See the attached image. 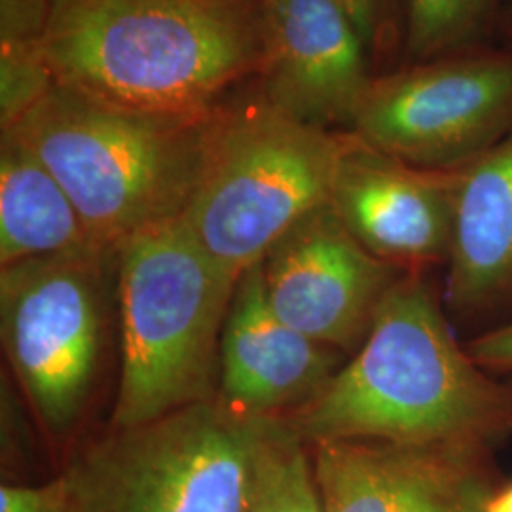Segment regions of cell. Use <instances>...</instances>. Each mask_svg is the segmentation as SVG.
<instances>
[{
    "instance_id": "17",
    "label": "cell",
    "mask_w": 512,
    "mask_h": 512,
    "mask_svg": "<svg viewBox=\"0 0 512 512\" xmlns=\"http://www.w3.org/2000/svg\"><path fill=\"white\" fill-rule=\"evenodd\" d=\"M245 512H323L310 448L281 418L266 423Z\"/></svg>"
},
{
    "instance_id": "6",
    "label": "cell",
    "mask_w": 512,
    "mask_h": 512,
    "mask_svg": "<svg viewBox=\"0 0 512 512\" xmlns=\"http://www.w3.org/2000/svg\"><path fill=\"white\" fill-rule=\"evenodd\" d=\"M270 418L213 399L114 429L74 450L65 476L74 512H245Z\"/></svg>"
},
{
    "instance_id": "11",
    "label": "cell",
    "mask_w": 512,
    "mask_h": 512,
    "mask_svg": "<svg viewBox=\"0 0 512 512\" xmlns=\"http://www.w3.org/2000/svg\"><path fill=\"white\" fill-rule=\"evenodd\" d=\"M323 512H486L495 452L338 440L311 446Z\"/></svg>"
},
{
    "instance_id": "7",
    "label": "cell",
    "mask_w": 512,
    "mask_h": 512,
    "mask_svg": "<svg viewBox=\"0 0 512 512\" xmlns=\"http://www.w3.org/2000/svg\"><path fill=\"white\" fill-rule=\"evenodd\" d=\"M112 249L40 256L2 268V348L44 433L69 439L92 404L107 338Z\"/></svg>"
},
{
    "instance_id": "2",
    "label": "cell",
    "mask_w": 512,
    "mask_h": 512,
    "mask_svg": "<svg viewBox=\"0 0 512 512\" xmlns=\"http://www.w3.org/2000/svg\"><path fill=\"white\" fill-rule=\"evenodd\" d=\"M37 44L57 86L158 114L217 110L264 63L258 0H42Z\"/></svg>"
},
{
    "instance_id": "15",
    "label": "cell",
    "mask_w": 512,
    "mask_h": 512,
    "mask_svg": "<svg viewBox=\"0 0 512 512\" xmlns=\"http://www.w3.org/2000/svg\"><path fill=\"white\" fill-rule=\"evenodd\" d=\"M92 247L103 245L90 236L73 200L52 171L16 139L2 135L0 266Z\"/></svg>"
},
{
    "instance_id": "22",
    "label": "cell",
    "mask_w": 512,
    "mask_h": 512,
    "mask_svg": "<svg viewBox=\"0 0 512 512\" xmlns=\"http://www.w3.org/2000/svg\"><path fill=\"white\" fill-rule=\"evenodd\" d=\"M486 512H512V480H501L486 503Z\"/></svg>"
},
{
    "instance_id": "13",
    "label": "cell",
    "mask_w": 512,
    "mask_h": 512,
    "mask_svg": "<svg viewBox=\"0 0 512 512\" xmlns=\"http://www.w3.org/2000/svg\"><path fill=\"white\" fill-rule=\"evenodd\" d=\"M348 361L270 306L262 264L239 275L220 338L217 401L241 418H283L315 399Z\"/></svg>"
},
{
    "instance_id": "3",
    "label": "cell",
    "mask_w": 512,
    "mask_h": 512,
    "mask_svg": "<svg viewBox=\"0 0 512 512\" xmlns=\"http://www.w3.org/2000/svg\"><path fill=\"white\" fill-rule=\"evenodd\" d=\"M219 114L124 109L55 84L2 135L52 171L90 236L112 249L183 217L202 183Z\"/></svg>"
},
{
    "instance_id": "1",
    "label": "cell",
    "mask_w": 512,
    "mask_h": 512,
    "mask_svg": "<svg viewBox=\"0 0 512 512\" xmlns=\"http://www.w3.org/2000/svg\"><path fill=\"white\" fill-rule=\"evenodd\" d=\"M281 420L311 448L338 440L495 452L512 439V374L478 365L425 274L387 293L363 346Z\"/></svg>"
},
{
    "instance_id": "5",
    "label": "cell",
    "mask_w": 512,
    "mask_h": 512,
    "mask_svg": "<svg viewBox=\"0 0 512 512\" xmlns=\"http://www.w3.org/2000/svg\"><path fill=\"white\" fill-rule=\"evenodd\" d=\"M346 131L315 128L266 99L220 109L202 183L183 219L226 274L239 275L329 203Z\"/></svg>"
},
{
    "instance_id": "23",
    "label": "cell",
    "mask_w": 512,
    "mask_h": 512,
    "mask_svg": "<svg viewBox=\"0 0 512 512\" xmlns=\"http://www.w3.org/2000/svg\"><path fill=\"white\" fill-rule=\"evenodd\" d=\"M497 42L499 44H505L512 48V0L505 12V16L501 19V25H499V35H497Z\"/></svg>"
},
{
    "instance_id": "19",
    "label": "cell",
    "mask_w": 512,
    "mask_h": 512,
    "mask_svg": "<svg viewBox=\"0 0 512 512\" xmlns=\"http://www.w3.org/2000/svg\"><path fill=\"white\" fill-rule=\"evenodd\" d=\"M0 512H74L65 476L55 473L37 484L2 482Z\"/></svg>"
},
{
    "instance_id": "4",
    "label": "cell",
    "mask_w": 512,
    "mask_h": 512,
    "mask_svg": "<svg viewBox=\"0 0 512 512\" xmlns=\"http://www.w3.org/2000/svg\"><path fill=\"white\" fill-rule=\"evenodd\" d=\"M120 311V385L112 427L160 420L217 399L220 338L238 279L183 219L112 247Z\"/></svg>"
},
{
    "instance_id": "10",
    "label": "cell",
    "mask_w": 512,
    "mask_h": 512,
    "mask_svg": "<svg viewBox=\"0 0 512 512\" xmlns=\"http://www.w3.org/2000/svg\"><path fill=\"white\" fill-rule=\"evenodd\" d=\"M329 205L370 255L406 274L446 266L454 228V169L406 164L346 131Z\"/></svg>"
},
{
    "instance_id": "16",
    "label": "cell",
    "mask_w": 512,
    "mask_h": 512,
    "mask_svg": "<svg viewBox=\"0 0 512 512\" xmlns=\"http://www.w3.org/2000/svg\"><path fill=\"white\" fill-rule=\"evenodd\" d=\"M509 4L511 0H403L406 63L495 44Z\"/></svg>"
},
{
    "instance_id": "8",
    "label": "cell",
    "mask_w": 512,
    "mask_h": 512,
    "mask_svg": "<svg viewBox=\"0 0 512 512\" xmlns=\"http://www.w3.org/2000/svg\"><path fill=\"white\" fill-rule=\"evenodd\" d=\"M348 131L406 164H469L512 133V48L495 42L374 74Z\"/></svg>"
},
{
    "instance_id": "20",
    "label": "cell",
    "mask_w": 512,
    "mask_h": 512,
    "mask_svg": "<svg viewBox=\"0 0 512 512\" xmlns=\"http://www.w3.org/2000/svg\"><path fill=\"white\" fill-rule=\"evenodd\" d=\"M340 2L346 6L353 23L357 25L370 55L378 54L385 40L399 31L397 29L399 14L395 12V6L401 4L403 8V0H340Z\"/></svg>"
},
{
    "instance_id": "12",
    "label": "cell",
    "mask_w": 512,
    "mask_h": 512,
    "mask_svg": "<svg viewBox=\"0 0 512 512\" xmlns=\"http://www.w3.org/2000/svg\"><path fill=\"white\" fill-rule=\"evenodd\" d=\"M266 101L315 128L348 131L374 74L340 0H258Z\"/></svg>"
},
{
    "instance_id": "18",
    "label": "cell",
    "mask_w": 512,
    "mask_h": 512,
    "mask_svg": "<svg viewBox=\"0 0 512 512\" xmlns=\"http://www.w3.org/2000/svg\"><path fill=\"white\" fill-rule=\"evenodd\" d=\"M0 54V118L12 126L55 86L37 42L2 40Z\"/></svg>"
},
{
    "instance_id": "9",
    "label": "cell",
    "mask_w": 512,
    "mask_h": 512,
    "mask_svg": "<svg viewBox=\"0 0 512 512\" xmlns=\"http://www.w3.org/2000/svg\"><path fill=\"white\" fill-rule=\"evenodd\" d=\"M272 310L313 342L353 355L406 272L370 255L329 203L277 239L260 260Z\"/></svg>"
},
{
    "instance_id": "21",
    "label": "cell",
    "mask_w": 512,
    "mask_h": 512,
    "mask_svg": "<svg viewBox=\"0 0 512 512\" xmlns=\"http://www.w3.org/2000/svg\"><path fill=\"white\" fill-rule=\"evenodd\" d=\"M465 348L478 365L495 374H512V321L482 330Z\"/></svg>"
},
{
    "instance_id": "14",
    "label": "cell",
    "mask_w": 512,
    "mask_h": 512,
    "mask_svg": "<svg viewBox=\"0 0 512 512\" xmlns=\"http://www.w3.org/2000/svg\"><path fill=\"white\" fill-rule=\"evenodd\" d=\"M442 300L461 323L512 321V133L454 169V228Z\"/></svg>"
}]
</instances>
